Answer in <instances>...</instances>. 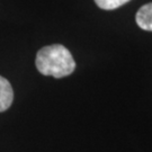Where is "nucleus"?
Instances as JSON below:
<instances>
[{
	"mask_svg": "<svg viewBox=\"0 0 152 152\" xmlns=\"http://www.w3.org/2000/svg\"><path fill=\"white\" fill-rule=\"evenodd\" d=\"M35 64L42 75L53 78L70 76L76 69V62L70 51L61 44L42 48L37 52Z\"/></svg>",
	"mask_w": 152,
	"mask_h": 152,
	"instance_id": "f257e3e1",
	"label": "nucleus"
},
{
	"mask_svg": "<svg viewBox=\"0 0 152 152\" xmlns=\"http://www.w3.org/2000/svg\"><path fill=\"white\" fill-rule=\"evenodd\" d=\"M14 100V90L10 82L0 76V113L10 107Z\"/></svg>",
	"mask_w": 152,
	"mask_h": 152,
	"instance_id": "f03ea898",
	"label": "nucleus"
},
{
	"mask_svg": "<svg viewBox=\"0 0 152 152\" xmlns=\"http://www.w3.org/2000/svg\"><path fill=\"white\" fill-rule=\"evenodd\" d=\"M135 20L140 28L152 32V2L143 5L137 10Z\"/></svg>",
	"mask_w": 152,
	"mask_h": 152,
	"instance_id": "7ed1b4c3",
	"label": "nucleus"
},
{
	"mask_svg": "<svg viewBox=\"0 0 152 152\" xmlns=\"http://www.w3.org/2000/svg\"><path fill=\"white\" fill-rule=\"evenodd\" d=\"M130 0H95L96 5L105 10H113L116 8H120L121 6L125 5Z\"/></svg>",
	"mask_w": 152,
	"mask_h": 152,
	"instance_id": "20e7f679",
	"label": "nucleus"
}]
</instances>
